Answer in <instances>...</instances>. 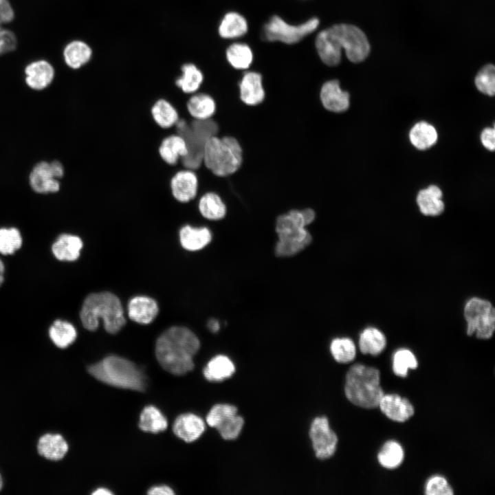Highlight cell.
<instances>
[{
    "label": "cell",
    "instance_id": "5bb4252c",
    "mask_svg": "<svg viewBox=\"0 0 495 495\" xmlns=\"http://www.w3.org/2000/svg\"><path fill=\"white\" fill-rule=\"evenodd\" d=\"M378 407L386 417L396 422L406 421L415 412L410 401L397 394H384Z\"/></svg>",
    "mask_w": 495,
    "mask_h": 495
},
{
    "label": "cell",
    "instance_id": "7402d4cb",
    "mask_svg": "<svg viewBox=\"0 0 495 495\" xmlns=\"http://www.w3.org/2000/svg\"><path fill=\"white\" fill-rule=\"evenodd\" d=\"M240 99L243 103L254 106L261 103L265 98V91L260 74L249 72L244 74L239 83Z\"/></svg>",
    "mask_w": 495,
    "mask_h": 495
},
{
    "label": "cell",
    "instance_id": "6da1fadb",
    "mask_svg": "<svg viewBox=\"0 0 495 495\" xmlns=\"http://www.w3.org/2000/svg\"><path fill=\"white\" fill-rule=\"evenodd\" d=\"M316 47L322 62L329 66L340 63L342 49L348 59L355 63L365 60L371 51L364 32L355 25L346 23L336 24L321 31L316 36Z\"/></svg>",
    "mask_w": 495,
    "mask_h": 495
},
{
    "label": "cell",
    "instance_id": "d6a6232c",
    "mask_svg": "<svg viewBox=\"0 0 495 495\" xmlns=\"http://www.w3.org/2000/svg\"><path fill=\"white\" fill-rule=\"evenodd\" d=\"M248 23L245 18L236 12L227 13L219 26V34L223 38H234L245 34Z\"/></svg>",
    "mask_w": 495,
    "mask_h": 495
},
{
    "label": "cell",
    "instance_id": "2e32d148",
    "mask_svg": "<svg viewBox=\"0 0 495 495\" xmlns=\"http://www.w3.org/2000/svg\"><path fill=\"white\" fill-rule=\"evenodd\" d=\"M217 102L208 92L199 91L189 95L186 101V109L189 116L195 120H207L214 116Z\"/></svg>",
    "mask_w": 495,
    "mask_h": 495
},
{
    "label": "cell",
    "instance_id": "816d5d0a",
    "mask_svg": "<svg viewBox=\"0 0 495 495\" xmlns=\"http://www.w3.org/2000/svg\"><path fill=\"white\" fill-rule=\"evenodd\" d=\"M113 493L105 488H98L92 492L93 495H111Z\"/></svg>",
    "mask_w": 495,
    "mask_h": 495
},
{
    "label": "cell",
    "instance_id": "836d02e7",
    "mask_svg": "<svg viewBox=\"0 0 495 495\" xmlns=\"http://www.w3.org/2000/svg\"><path fill=\"white\" fill-rule=\"evenodd\" d=\"M49 335L56 346L64 349L75 341L77 332L72 323L65 320H56L50 327Z\"/></svg>",
    "mask_w": 495,
    "mask_h": 495
},
{
    "label": "cell",
    "instance_id": "d6986e66",
    "mask_svg": "<svg viewBox=\"0 0 495 495\" xmlns=\"http://www.w3.org/2000/svg\"><path fill=\"white\" fill-rule=\"evenodd\" d=\"M160 158L168 165L176 166L188 153L186 142L180 135L173 133L161 140L158 146Z\"/></svg>",
    "mask_w": 495,
    "mask_h": 495
},
{
    "label": "cell",
    "instance_id": "cb8c5ba5",
    "mask_svg": "<svg viewBox=\"0 0 495 495\" xmlns=\"http://www.w3.org/2000/svg\"><path fill=\"white\" fill-rule=\"evenodd\" d=\"M179 239L184 249L197 251L210 243L212 233L207 227H193L186 224L179 230Z\"/></svg>",
    "mask_w": 495,
    "mask_h": 495
},
{
    "label": "cell",
    "instance_id": "e0dca14e",
    "mask_svg": "<svg viewBox=\"0 0 495 495\" xmlns=\"http://www.w3.org/2000/svg\"><path fill=\"white\" fill-rule=\"evenodd\" d=\"M158 311L159 307L157 302L148 296H135L129 300L128 304L129 318L139 324H150L155 318Z\"/></svg>",
    "mask_w": 495,
    "mask_h": 495
},
{
    "label": "cell",
    "instance_id": "ffe728a7",
    "mask_svg": "<svg viewBox=\"0 0 495 495\" xmlns=\"http://www.w3.org/2000/svg\"><path fill=\"white\" fill-rule=\"evenodd\" d=\"M203 72L194 63L182 65L179 74L175 77L174 84L183 94L191 95L199 91L204 82Z\"/></svg>",
    "mask_w": 495,
    "mask_h": 495
},
{
    "label": "cell",
    "instance_id": "7a4b0ae2",
    "mask_svg": "<svg viewBox=\"0 0 495 495\" xmlns=\"http://www.w3.org/2000/svg\"><path fill=\"white\" fill-rule=\"evenodd\" d=\"M199 347V340L191 330L174 326L158 337L155 355L164 370L173 375H182L193 369V357Z\"/></svg>",
    "mask_w": 495,
    "mask_h": 495
},
{
    "label": "cell",
    "instance_id": "30bf717a",
    "mask_svg": "<svg viewBox=\"0 0 495 495\" xmlns=\"http://www.w3.org/2000/svg\"><path fill=\"white\" fill-rule=\"evenodd\" d=\"M64 175V168L58 161L41 162L30 175V184L38 193L55 192L60 189L58 179Z\"/></svg>",
    "mask_w": 495,
    "mask_h": 495
},
{
    "label": "cell",
    "instance_id": "f35d334b",
    "mask_svg": "<svg viewBox=\"0 0 495 495\" xmlns=\"http://www.w3.org/2000/svg\"><path fill=\"white\" fill-rule=\"evenodd\" d=\"M417 366V360L409 349H400L395 352L393 357V371L396 375L405 377L409 369H415Z\"/></svg>",
    "mask_w": 495,
    "mask_h": 495
},
{
    "label": "cell",
    "instance_id": "8992f818",
    "mask_svg": "<svg viewBox=\"0 0 495 495\" xmlns=\"http://www.w3.org/2000/svg\"><path fill=\"white\" fill-rule=\"evenodd\" d=\"M344 393L353 404L366 409L378 407L384 393L380 371L362 364L353 365L346 375Z\"/></svg>",
    "mask_w": 495,
    "mask_h": 495
},
{
    "label": "cell",
    "instance_id": "d4e9b609",
    "mask_svg": "<svg viewBox=\"0 0 495 495\" xmlns=\"http://www.w3.org/2000/svg\"><path fill=\"white\" fill-rule=\"evenodd\" d=\"M82 245V241L79 236L63 234L53 243L52 251L59 261H74L78 258Z\"/></svg>",
    "mask_w": 495,
    "mask_h": 495
},
{
    "label": "cell",
    "instance_id": "4316f807",
    "mask_svg": "<svg viewBox=\"0 0 495 495\" xmlns=\"http://www.w3.org/2000/svg\"><path fill=\"white\" fill-rule=\"evenodd\" d=\"M37 448L42 456L57 461L65 456L68 450V444L62 435L47 433L40 437Z\"/></svg>",
    "mask_w": 495,
    "mask_h": 495
},
{
    "label": "cell",
    "instance_id": "681fc988",
    "mask_svg": "<svg viewBox=\"0 0 495 495\" xmlns=\"http://www.w3.org/2000/svg\"><path fill=\"white\" fill-rule=\"evenodd\" d=\"M174 494L173 490L166 485L154 486L148 491V494L150 495H173Z\"/></svg>",
    "mask_w": 495,
    "mask_h": 495
},
{
    "label": "cell",
    "instance_id": "7dc6e473",
    "mask_svg": "<svg viewBox=\"0 0 495 495\" xmlns=\"http://www.w3.org/2000/svg\"><path fill=\"white\" fill-rule=\"evenodd\" d=\"M481 140L483 145L493 151L495 148V131L494 128H485L481 133Z\"/></svg>",
    "mask_w": 495,
    "mask_h": 495
},
{
    "label": "cell",
    "instance_id": "f546056e",
    "mask_svg": "<svg viewBox=\"0 0 495 495\" xmlns=\"http://www.w3.org/2000/svg\"><path fill=\"white\" fill-rule=\"evenodd\" d=\"M63 56L66 64L77 69L87 64L91 58L92 50L82 41H74L65 47Z\"/></svg>",
    "mask_w": 495,
    "mask_h": 495
},
{
    "label": "cell",
    "instance_id": "bcb514c9",
    "mask_svg": "<svg viewBox=\"0 0 495 495\" xmlns=\"http://www.w3.org/2000/svg\"><path fill=\"white\" fill-rule=\"evenodd\" d=\"M16 45V38L13 32L4 29L0 24V55L14 50Z\"/></svg>",
    "mask_w": 495,
    "mask_h": 495
},
{
    "label": "cell",
    "instance_id": "5b68a950",
    "mask_svg": "<svg viewBox=\"0 0 495 495\" xmlns=\"http://www.w3.org/2000/svg\"><path fill=\"white\" fill-rule=\"evenodd\" d=\"M243 162V151L230 135H214L206 141L202 166L213 175L224 178L235 173Z\"/></svg>",
    "mask_w": 495,
    "mask_h": 495
},
{
    "label": "cell",
    "instance_id": "44dd1931",
    "mask_svg": "<svg viewBox=\"0 0 495 495\" xmlns=\"http://www.w3.org/2000/svg\"><path fill=\"white\" fill-rule=\"evenodd\" d=\"M197 210L204 219L219 221L226 217L227 208L217 192L209 190L197 197Z\"/></svg>",
    "mask_w": 495,
    "mask_h": 495
},
{
    "label": "cell",
    "instance_id": "52a82bcc",
    "mask_svg": "<svg viewBox=\"0 0 495 495\" xmlns=\"http://www.w3.org/2000/svg\"><path fill=\"white\" fill-rule=\"evenodd\" d=\"M88 371L98 380L117 388L143 391L146 386L142 371L132 362L117 355H109L89 366Z\"/></svg>",
    "mask_w": 495,
    "mask_h": 495
},
{
    "label": "cell",
    "instance_id": "f5cc1de1",
    "mask_svg": "<svg viewBox=\"0 0 495 495\" xmlns=\"http://www.w3.org/2000/svg\"><path fill=\"white\" fill-rule=\"evenodd\" d=\"M4 272H5L4 264L2 262V261L0 259V286L4 280V277H3Z\"/></svg>",
    "mask_w": 495,
    "mask_h": 495
},
{
    "label": "cell",
    "instance_id": "4fadbf2b",
    "mask_svg": "<svg viewBox=\"0 0 495 495\" xmlns=\"http://www.w3.org/2000/svg\"><path fill=\"white\" fill-rule=\"evenodd\" d=\"M307 226L302 210H292L278 217L275 230L278 239H297L307 233Z\"/></svg>",
    "mask_w": 495,
    "mask_h": 495
},
{
    "label": "cell",
    "instance_id": "ee69618b",
    "mask_svg": "<svg viewBox=\"0 0 495 495\" xmlns=\"http://www.w3.org/2000/svg\"><path fill=\"white\" fill-rule=\"evenodd\" d=\"M425 494L427 495H452L454 491L445 477L434 475L430 477L426 483Z\"/></svg>",
    "mask_w": 495,
    "mask_h": 495
},
{
    "label": "cell",
    "instance_id": "4dcf8cb0",
    "mask_svg": "<svg viewBox=\"0 0 495 495\" xmlns=\"http://www.w3.org/2000/svg\"><path fill=\"white\" fill-rule=\"evenodd\" d=\"M386 345L384 334L374 327L365 329L359 338V348L363 354L377 355L381 353Z\"/></svg>",
    "mask_w": 495,
    "mask_h": 495
},
{
    "label": "cell",
    "instance_id": "603a6c76",
    "mask_svg": "<svg viewBox=\"0 0 495 495\" xmlns=\"http://www.w3.org/2000/svg\"><path fill=\"white\" fill-rule=\"evenodd\" d=\"M25 73L27 85L36 90L47 87L54 76V68L45 60H38L30 63L26 67Z\"/></svg>",
    "mask_w": 495,
    "mask_h": 495
},
{
    "label": "cell",
    "instance_id": "83f0119b",
    "mask_svg": "<svg viewBox=\"0 0 495 495\" xmlns=\"http://www.w3.org/2000/svg\"><path fill=\"white\" fill-rule=\"evenodd\" d=\"M150 112L154 122L163 129L173 128L179 118L175 107L163 98H158L153 102Z\"/></svg>",
    "mask_w": 495,
    "mask_h": 495
},
{
    "label": "cell",
    "instance_id": "277c9868",
    "mask_svg": "<svg viewBox=\"0 0 495 495\" xmlns=\"http://www.w3.org/2000/svg\"><path fill=\"white\" fill-rule=\"evenodd\" d=\"M175 132L182 136L187 145V155L179 160L183 168L198 170L203 164V153L208 139L219 135L220 127L214 118L195 120L190 116L179 117L173 126Z\"/></svg>",
    "mask_w": 495,
    "mask_h": 495
},
{
    "label": "cell",
    "instance_id": "8d00e7d4",
    "mask_svg": "<svg viewBox=\"0 0 495 495\" xmlns=\"http://www.w3.org/2000/svg\"><path fill=\"white\" fill-rule=\"evenodd\" d=\"M226 58L235 69H244L250 67L253 54L248 45L243 43H234L226 50Z\"/></svg>",
    "mask_w": 495,
    "mask_h": 495
},
{
    "label": "cell",
    "instance_id": "8fae6325",
    "mask_svg": "<svg viewBox=\"0 0 495 495\" xmlns=\"http://www.w3.org/2000/svg\"><path fill=\"white\" fill-rule=\"evenodd\" d=\"M309 437L317 458L327 459L331 457L336 450L338 437L329 426L325 417H319L312 421Z\"/></svg>",
    "mask_w": 495,
    "mask_h": 495
},
{
    "label": "cell",
    "instance_id": "ab89813d",
    "mask_svg": "<svg viewBox=\"0 0 495 495\" xmlns=\"http://www.w3.org/2000/svg\"><path fill=\"white\" fill-rule=\"evenodd\" d=\"M22 236L15 228H0V253L12 254L22 245Z\"/></svg>",
    "mask_w": 495,
    "mask_h": 495
},
{
    "label": "cell",
    "instance_id": "db71d44e",
    "mask_svg": "<svg viewBox=\"0 0 495 495\" xmlns=\"http://www.w3.org/2000/svg\"><path fill=\"white\" fill-rule=\"evenodd\" d=\"M2 486H3V479H2V477H1V474H0V490H1V488H2Z\"/></svg>",
    "mask_w": 495,
    "mask_h": 495
},
{
    "label": "cell",
    "instance_id": "74e56055",
    "mask_svg": "<svg viewBox=\"0 0 495 495\" xmlns=\"http://www.w3.org/2000/svg\"><path fill=\"white\" fill-rule=\"evenodd\" d=\"M331 353L339 363L352 362L356 355V347L353 341L349 338H337L330 344Z\"/></svg>",
    "mask_w": 495,
    "mask_h": 495
},
{
    "label": "cell",
    "instance_id": "7bdbcfd3",
    "mask_svg": "<svg viewBox=\"0 0 495 495\" xmlns=\"http://www.w3.org/2000/svg\"><path fill=\"white\" fill-rule=\"evenodd\" d=\"M312 241V238L303 241L278 240L275 246V254L278 257H289L305 249Z\"/></svg>",
    "mask_w": 495,
    "mask_h": 495
},
{
    "label": "cell",
    "instance_id": "d590c367",
    "mask_svg": "<svg viewBox=\"0 0 495 495\" xmlns=\"http://www.w3.org/2000/svg\"><path fill=\"white\" fill-rule=\"evenodd\" d=\"M404 452L402 446L397 441L390 440L382 447L377 454L380 464L387 469H395L403 462Z\"/></svg>",
    "mask_w": 495,
    "mask_h": 495
},
{
    "label": "cell",
    "instance_id": "1f68e13d",
    "mask_svg": "<svg viewBox=\"0 0 495 495\" xmlns=\"http://www.w3.org/2000/svg\"><path fill=\"white\" fill-rule=\"evenodd\" d=\"M412 145L419 150H426L435 144L437 133L435 128L426 122L415 124L409 133Z\"/></svg>",
    "mask_w": 495,
    "mask_h": 495
},
{
    "label": "cell",
    "instance_id": "c3c4849f",
    "mask_svg": "<svg viewBox=\"0 0 495 495\" xmlns=\"http://www.w3.org/2000/svg\"><path fill=\"white\" fill-rule=\"evenodd\" d=\"M14 19V11L8 0H0V24L9 23Z\"/></svg>",
    "mask_w": 495,
    "mask_h": 495
},
{
    "label": "cell",
    "instance_id": "ba28073f",
    "mask_svg": "<svg viewBox=\"0 0 495 495\" xmlns=\"http://www.w3.org/2000/svg\"><path fill=\"white\" fill-rule=\"evenodd\" d=\"M464 316L468 336L490 339L495 329V309L492 303L480 298H472L465 304Z\"/></svg>",
    "mask_w": 495,
    "mask_h": 495
},
{
    "label": "cell",
    "instance_id": "b9f144b4",
    "mask_svg": "<svg viewBox=\"0 0 495 495\" xmlns=\"http://www.w3.org/2000/svg\"><path fill=\"white\" fill-rule=\"evenodd\" d=\"M244 424L243 419L234 414L222 420L215 428L223 439L233 440L238 437Z\"/></svg>",
    "mask_w": 495,
    "mask_h": 495
},
{
    "label": "cell",
    "instance_id": "ac0fdd59",
    "mask_svg": "<svg viewBox=\"0 0 495 495\" xmlns=\"http://www.w3.org/2000/svg\"><path fill=\"white\" fill-rule=\"evenodd\" d=\"M205 430V423L199 416L185 413L178 416L173 426L174 434L186 442L197 440Z\"/></svg>",
    "mask_w": 495,
    "mask_h": 495
},
{
    "label": "cell",
    "instance_id": "e575fe53",
    "mask_svg": "<svg viewBox=\"0 0 495 495\" xmlns=\"http://www.w3.org/2000/svg\"><path fill=\"white\" fill-rule=\"evenodd\" d=\"M168 426L166 418L154 406H147L142 411L139 427L144 432L157 433L165 430Z\"/></svg>",
    "mask_w": 495,
    "mask_h": 495
},
{
    "label": "cell",
    "instance_id": "7c38bea8",
    "mask_svg": "<svg viewBox=\"0 0 495 495\" xmlns=\"http://www.w3.org/2000/svg\"><path fill=\"white\" fill-rule=\"evenodd\" d=\"M169 186L172 197L179 203H189L198 196L199 178L194 170L182 168L177 170Z\"/></svg>",
    "mask_w": 495,
    "mask_h": 495
},
{
    "label": "cell",
    "instance_id": "60d3db41",
    "mask_svg": "<svg viewBox=\"0 0 495 495\" xmlns=\"http://www.w3.org/2000/svg\"><path fill=\"white\" fill-rule=\"evenodd\" d=\"M474 82L478 91L493 96L495 94V68L493 64H487L477 73Z\"/></svg>",
    "mask_w": 495,
    "mask_h": 495
},
{
    "label": "cell",
    "instance_id": "9a60e30c",
    "mask_svg": "<svg viewBox=\"0 0 495 495\" xmlns=\"http://www.w3.org/2000/svg\"><path fill=\"white\" fill-rule=\"evenodd\" d=\"M320 98L324 108L334 113L346 111L350 104L349 94L340 88L337 80H329L323 84Z\"/></svg>",
    "mask_w": 495,
    "mask_h": 495
},
{
    "label": "cell",
    "instance_id": "484cf974",
    "mask_svg": "<svg viewBox=\"0 0 495 495\" xmlns=\"http://www.w3.org/2000/svg\"><path fill=\"white\" fill-rule=\"evenodd\" d=\"M442 192L434 185L420 190L417 195V202L421 212L427 216H437L444 210V204L441 200Z\"/></svg>",
    "mask_w": 495,
    "mask_h": 495
},
{
    "label": "cell",
    "instance_id": "f6af8a7d",
    "mask_svg": "<svg viewBox=\"0 0 495 495\" xmlns=\"http://www.w3.org/2000/svg\"><path fill=\"white\" fill-rule=\"evenodd\" d=\"M237 408L232 405L219 404L214 405L206 416V422L210 426H216L226 417L236 414Z\"/></svg>",
    "mask_w": 495,
    "mask_h": 495
},
{
    "label": "cell",
    "instance_id": "f907efd6",
    "mask_svg": "<svg viewBox=\"0 0 495 495\" xmlns=\"http://www.w3.org/2000/svg\"><path fill=\"white\" fill-rule=\"evenodd\" d=\"M207 326L208 329L214 333L218 332L220 329V324L219 321L214 318H211L208 320Z\"/></svg>",
    "mask_w": 495,
    "mask_h": 495
},
{
    "label": "cell",
    "instance_id": "9c48e42d",
    "mask_svg": "<svg viewBox=\"0 0 495 495\" xmlns=\"http://www.w3.org/2000/svg\"><path fill=\"white\" fill-rule=\"evenodd\" d=\"M318 25L319 20L317 18H312L304 23L294 25L288 24L278 16H273L264 25L263 38L268 41L294 44L313 32Z\"/></svg>",
    "mask_w": 495,
    "mask_h": 495
},
{
    "label": "cell",
    "instance_id": "3957f363",
    "mask_svg": "<svg viewBox=\"0 0 495 495\" xmlns=\"http://www.w3.org/2000/svg\"><path fill=\"white\" fill-rule=\"evenodd\" d=\"M80 318L83 327L89 331H95L102 320L105 330L112 334L118 333L126 323L120 299L109 292L88 295L83 301Z\"/></svg>",
    "mask_w": 495,
    "mask_h": 495
},
{
    "label": "cell",
    "instance_id": "f1b7e54d",
    "mask_svg": "<svg viewBox=\"0 0 495 495\" xmlns=\"http://www.w3.org/2000/svg\"><path fill=\"white\" fill-rule=\"evenodd\" d=\"M235 371L232 360L223 355L212 358L204 368V375L210 382H221L230 377Z\"/></svg>",
    "mask_w": 495,
    "mask_h": 495
}]
</instances>
